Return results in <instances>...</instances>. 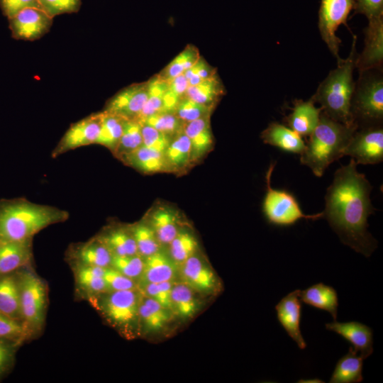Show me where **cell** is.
Listing matches in <instances>:
<instances>
[{"instance_id": "24", "label": "cell", "mask_w": 383, "mask_h": 383, "mask_svg": "<svg viewBox=\"0 0 383 383\" xmlns=\"http://www.w3.org/2000/svg\"><path fill=\"white\" fill-rule=\"evenodd\" d=\"M260 138L268 144L292 153L301 154L305 148L302 137L285 125L272 122L262 131Z\"/></svg>"}, {"instance_id": "3", "label": "cell", "mask_w": 383, "mask_h": 383, "mask_svg": "<svg viewBox=\"0 0 383 383\" xmlns=\"http://www.w3.org/2000/svg\"><path fill=\"white\" fill-rule=\"evenodd\" d=\"M357 128L356 124L338 122L321 111L318 125L300 154L301 163L309 167L315 176L321 177L332 162L345 155L346 146Z\"/></svg>"}, {"instance_id": "12", "label": "cell", "mask_w": 383, "mask_h": 383, "mask_svg": "<svg viewBox=\"0 0 383 383\" xmlns=\"http://www.w3.org/2000/svg\"><path fill=\"white\" fill-rule=\"evenodd\" d=\"M8 20L12 38L29 41L44 36L53 22V18L38 8L25 9Z\"/></svg>"}, {"instance_id": "25", "label": "cell", "mask_w": 383, "mask_h": 383, "mask_svg": "<svg viewBox=\"0 0 383 383\" xmlns=\"http://www.w3.org/2000/svg\"><path fill=\"white\" fill-rule=\"evenodd\" d=\"M172 312L156 301L141 294L138 309L139 326L145 333L162 330L171 321Z\"/></svg>"}, {"instance_id": "43", "label": "cell", "mask_w": 383, "mask_h": 383, "mask_svg": "<svg viewBox=\"0 0 383 383\" xmlns=\"http://www.w3.org/2000/svg\"><path fill=\"white\" fill-rule=\"evenodd\" d=\"M111 267L135 281L138 280L143 269V258L139 255H113Z\"/></svg>"}, {"instance_id": "47", "label": "cell", "mask_w": 383, "mask_h": 383, "mask_svg": "<svg viewBox=\"0 0 383 383\" xmlns=\"http://www.w3.org/2000/svg\"><path fill=\"white\" fill-rule=\"evenodd\" d=\"M141 123L143 145L148 148L165 152L172 139L151 126L143 122Z\"/></svg>"}, {"instance_id": "33", "label": "cell", "mask_w": 383, "mask_h": 383, "mask_svg": "<svg viewBox=\"0 0 383 383\" xmlns=\"http://www.w3.org/2000/svg\"><path fill=\"white\" fill-rule=\"evenodd\" d=\"M196 292L184 283L174 284L171 293V311L180 318L192 317L200 307Z\"/></svg>"}, {"instance_id": "5", "label": "cell", "mask_w": 383, "mask_h": 383, "mask_svg": "<svg viewBox=\"0 0 383 383\" xmlns=\"http://www.w3.org/2000/svg\"><path fill=\"white\" fill-rule=\"evenodd\" d=\"M350 103V113L357 128L382 125V69L359 73Z\"/></svg>"}, {"instance_id": "17", "label": "cell", "mask_w": 383, "mask_h": 383, "mask_svg": "<svg viewBox=\"0 0 383 383\" xmlns=\"http://www.w3.org/2000/svg\"><path fill=\"white\" fill-rule=\"evenodd\" d=\"M145 220L162 246L169 245L182 228L180 215L177 209L162 203L151 208Z\"/></svg>"}, {"instance_id": "46", "label": "cell", "mask_w": 383, "mask_h": 383, "mask_svg": "<svg viewBox=\"0 0 383 383\" xmlns=\"http://www.w3.org/2000/svg\"><path fill=\"white\" fill-rule=\"evenodd\" d=\"M41 9L50 17L77 13L82 5V0H38Z\"/></svg>"}, {"instance_id": "21", "label": "cell", "mask_w": 383, "mask_h": 383, "mask_svg": "<svg viewBox=\"0 0 383 383\" xmlns=\"http://www.w3.org/2000/svg\"><path fill=\"white\" fill-rule=\"evenodd\" d=\"M315 104L311 97L307 101L294 100L292 112L284 118L286 126L301 137H309L318 125L322 111Z\"/></svg>"}, {"instance_id": "39", "label": "cell", "mask_w": 383, "mask_h": 383, "mask_svg": "<svg viewBox=\"0 0 383 383\" xmlns=\"http://www.w3.org/2000/svg\"><path fill=\"white\" fill-rule=\"evenodd\" d=\"M168 245L169 254L179 267L198 250V242L195 236L191 231L182 228Z\"/></svg>"}, {"instance_id": "45", "label": "cell", "mask_w": 383, "mask_h": 383, "mask_svg": "<svg viewBox=\"0 0 383 383\" xmlns=\"http://www.w3.org/2000/svg\"><path fill=\"white\" fill-rule=\"evenodd\" d=\"M30 335L23 323L0 311V338L21 344Z\"/></svg>"}, {"instance_id": "48", "label": "cell", "mask_w": 383, "mask_h": 383, "mask_svg": "<svg viewBox=\"0 0 383 383\" xmlns=\"http://www.w3.org/2000/svg\"><path fill=\"white\" fill-rule=\"evenodd\" d=\"M217 73L216 69L200 56L199 60L183 74L187 79L189 87L196 85Z\"/></svg>"}, {"instance_id": "8", "label": "cell", "mask_w": 383, "mask_h": 383, "mask_svg": "<svg viewBox=\"0 0 383 383\" xmlns=\"http://www.w3.org/2000/svg\"><path fill=\"white\" fill-rule=\"evenodd\" d=\"M96 306L113 326L129 331L139 326L138 309L141 294L138 289L110 291L98 294Z\"/></svg>"}, {"instance_id": "27", "label": "cell", "mask_w": 383, "mask_h": 383, "mask_svg": "<svg viewBox=\"0 0 383 383\" xmlns=\"http://www.w3.org/2000/svg\"><path fill=\"white\" fill-rule=\"evenodd\" d=\"M96 238L112 255H138L135 242L128 226H115L104 230Z\"/></svg>"}, {"instance_id": "1", "label": "cell", "mask_w": 383, "mask_h": 383, "mask_svg": "<svg viewBox=\"0 0 383 383\" xmlns=\"http://www.w3.org/2000/svg\"><path fill=\"white\" fill-rule=\"evenodd\" d=\"M357 165L351 158L335 172L326 190L323 218L343 244L369 257L377 247L367 231V219L374 211L370 197L372 187Z\"/></svg>"}, {"instance_id": "38", "label": "cell", "mask_w": 383, "mask_h": 383, "mask_svg": "<svg viewBox=\"0 0 383 383\" xmlns=\"http://www.w3.org/2000/svg\"><path fill=\"white\" fill-rule=\"evenodd\" d=\"M128 226L135 242L138 253L142 257L162 248L154 231L145 219Z\"/></svg>"}, {"instance_id": "13", "label": "cell", "mask_w": 383, "mask_h": 383, "mask_svg": "<svg viewBox=\"0 0 383 383\" xmlns=\"http://www.w3.org/2000/svg\"><path fill=\"white\" fill-rule=\"evenodd\" d=\"M102 111L93 113L70 126L52 152L53 158L79 147L95 144L99 135Z\"/></svg>"}, {"instance_id": "29", "label": "cell", "mask_w": 383, "mask_h": 383, "mask_svg": "<svg viewBox=\"0 0 383 383\" xmlns=\"http://www.w3.org/2000/svg\"><path fill=\"white\" fill-rule=\"evenodd\" d=\"M0 311L23 323L16 272L0 276Z\"/></svg>"}, {"instance_id": "30", "label": "cell", "mask_w": 383, "mask_h": 383, "mask_svg": "<svg viewBox=\"0 0 383 383\" xmlns=\"http://www.w3.org/2000/svg\"><path fill=\"white\" fill-rule=\"evenodd\" d=\"M363 358L350 347L348 353L336 363L330 383H359L362 382Z\"/></svg>"}, {"instance_id": "15", "label": "cell", "mask_w": 383, "mask_h": 383, "mask_svg": "<svg viewBox=\"0 0 383 383\" xmlns=\"http://www.w3.org/2000/svg\"><path fill=\"white\" fill-rule=\"evenodd\" d=\"M364 35L363 50L357 55L355 68L359 73L370 70L382 69L383 17L368 21Z\"/></svg>"}, {"instance_id": "22", "label": "cell", "mask_w": 383, "mask_h": 383, "mask_svg": "<svg viewBox=\"0 0 383 383\" xmlns=\"http://www.w3.org/2000/svg\"><path fill=\"white\" fill-rule=\"evenodd\" d=\"M32 257V239L0 241V276L27 266Z\"/></svg>"}, {"instance_id": "7", "label": "cell", "mask_w": 383, "mask_h": 383, "mask_svg": "<svg viewBox=\"0 0 383 383\" xmlns=\"http://www.w3.org/2000/svg\"><path fill=\"white\" fill-rule=\"evenodd\" d=\"M20 292L23 323L30 333L43 327L47 304V288L43 281L28 270L16 271Z\"/></svg>"}, {"instance_id": "42", "label": "cell", "mask_w": 383, "mask_h": 383, "mask_svg": "<svg viewBox=\"0 0 383 383\" xmlns=\"http://www.w3.org/2000/svg\"><path fill=\"white\" fill-rule=\"evenodd\" d=\"M214 109V107L201 104L184 96L179 101L174 113L184 123H187L211 116Z\"/></svg>"}, {"instance_id": "52", "label": "cell", "mask_w": 383, "mask_h": 383, "mask_svg": "<svg viewBox=\"0 0 383 383\" xmlns=\"http://www.w3.org/2000/svg\"><path fill=\"white\" fill-rule=\"evenodd\" d=\"M27 8L41 9L38 0H0V9L7 18Z\"/></svg>"}, {"instance_id": "23", "label": "cell", "mask_w": 383, "mask_h": 383, "mask_svg": "<svg viewBox=\"0 0 383 383\" xmlns=\"http://www.w3.org/2000/svg\"><path fill=\"white\" fill-rule=\"evenodd\" d=\"M119 160L143 174L172 173L165 153L148 148L143 145L135 150L121 157Z\"/></svg>"}, {"instance_id": "40", "label": "cell", "mask_w": 383, "mask_h": 383, "mask_svg": "<svg viewBox=\"0 0 383 383\" xmlns=\"http://www.w3.org/2000/svg\"><path fill=\"white\" fill-rule=\"evenodd\" d=\"M167 87L168 82L157 74L148 81L147 99L138 119L141 121L150 115L162 112L164 95Z\"/></svg>"}, {"instance_id": "20", "label": "cell", "mask_w": 383, "mask_h": 383, "mask_svg": "<svg viewBox=\"0 0 383 383\" xmlns=\"http://www.w3.org/2000/svg\"><path fill=\"white\" fill-rule=\"evenodd\" d=\"M210 118L211 116H205L184 124L183 131L190 141L192 165L201 161L213 148Z\"/></svg>"}, {"instance_id": "14", "label": "cell", "mask_w": 383, "mask_h": 383, "mask_svg": "<svg viewBox=\"0 0 383 383\" xmlns=\"http://www.w3.org/2000/svg\"><path fill=\"white\" fill-rule=\"evenodd\" d=\"M148 96V81L123 88L106 103L104 111L126 119L138 118Z\"/></svg>"}, {"instance_id": "49", "label": "cell", "mask_w": 383, "mask_h": 383, "mask_svg": "<svg viewBox=\"0 0 383 383\" xmlns=\"http://www.w3.org/2000/svg\"><path fill=\"white\" fill-rule=\"evenodd\" d=\"M109 292L138 289L135 280L123 275L111 267H106L103 277Z\"/></svg>"}, {"instance_id": "31", "label": "cell", "mask_w": 383, "mask_h": 383, "mask_svg": "<svg viewBox=\"0 0 383 383\" xmlns=\"http://www.w3.org/2000/svg\"><path fill=\"white\" fill-rule=\"evenodd\" d=\"M226 93V88L216 73L196 85L189 87L185 96L198 103L215 108Z\"/></svg>"}, {"instance_id": "35", "label": "cell", "mask_w": 383, "mask_h": 383, "mask_svg": "<svg viewBox=\"0 0 383 383\" xmlns=\"http://www.w3.org/2000/svg\"><path fill=\"white\" fill-rule=\"evenodd\" d=\"M123 118L102 111L101 124L95 144H99L114 152L121 138Z\"/></svg>"}, {"instance_id": "10", "label": "cell", "mask_w": 383, "mask_h": 383, "mask_svg": "<svg viewBox=\"0 0 383 383\" xmlns=\"http://www.w3.org/2000/svg\"><path fill=\"white\" fill-rule=\"evenodd\" d=\"M357 164L374 165L383 160L382 125L357 128L345 150Z\"/></svg>"}, {"instance_id": "9", "label": "cell", "mask_w": 383, "mask_h": 383, "mask_svg": "<svg viewBox=\"0 0 383 383\" xmlns=\"http://www.w3.org/2000/svg\"><path fill=\"white\" fill-rule=\"evenodd\" d=\"M355 0H321L318 30L322 40L335 57L337 64L343 59L339 55L342 41L337 36L336 31L342 24L348 28V18L352 10L355 9Z\"/></svg>"}, {"instance_id": "11", "label": "cell", "mask_w": 383, "mask_h": 383, "mask_svg": "<svg viewBox=\"0 0 383 383\" xmlns=\"http://www.w3.org/2000/svg\"><path fill=\"white\" fill-rule=\"evenodd\" d=\"M179 274L182 282L196 292L216 294L221 291L220 279L197 252L179 266Z\"/></svg>"}, {"instance_id": "32", "label": "cell", "mask_w": 383, "mask_h": 383, "mask_svg": "<svg viewBox=\"0 0 383 383\" xmlns=\"http://www.w3.org/2000/svg\"><path fill=\"white\" fill-rule=\"evenodd\" d=\"M77 264L100 267H111L112 254L96 237L79 246L74 252Z\"/></svg>"}, {"instance_id": "53", "label": "cell", "mask_w": 383, "mask_h": 383, "mask_svg": "<svg viewBox=\"0 0 383 383\" xmlns=\"http://www.w3.org/2000/svg\"><path fill=\"white\" fill-rule=\"evenodd\" d=\"M188 87L189 83L184 74L168 82V88L179 97L185 96Z\"/></svg>"}, {"instance_id": "18", "label": "cell", "mask_w": 383, "mask_h": 383, "mask_svg": "<svg viewBox=\"0 0 383 383\" xmlns=\"http://www.w3.org/2000/svg\"><path fill=\"white\" fill-rule=\"evenodd\" d=\"M328 331H333L348 341L354 351L363 359L373 353V331L368 326L357 322H338L336 320L326 323Z\"/></svg>"}, {"instance_id": "34", "label": "cell", "mask_w": 383, "mask_h": 383, "mask_svg": "<svg viewBox=\"0 0 383 383\" xmlns=\"http://www.w3.org/2000/svg\"><path fill=\"white\" fill-rule=\"evenodd\" d=\"M106 268L78 264L76 272L78 285L91 296L109 292L103 278Z\"/></svg>"}, {"instance_id": "6", "label": "cell", "mask_w": 383, "mask_h": 383, "mask_svg": "<svg viewBox=\"0 0 383 383\" xmlns=\"http://www.w3.org/2000/svg\"><path fill=\"white\" fill-rule=\"evenodd\" d=\"M276 162H272L266 172V193L263 199L262 211L267 221L272 225L287 227L301 218L316 220L323 218V211L305 214L296 197L284 189H277L271 186V177Z\"/></svg>"}, {"instance_id": "28", "label": "cell", "mask_w": 383, "mask_h": 383, "mask_svg": "<svg viewBox=\"0 0 383 383\" xmlns=\"http://www.w3.org/2000/svg\"><path fill=\"white\" fill-rule=\"evenodd\" d=\"M164 153L172 173L184 174L193 166L190 141L183 131L172 138Z\"/></svg>"}, {"instance_id": "36", "label": "cell", "mask_w": 383, "mask_h": 383, "mask_svg": "<svg viewBox=\"0 0 383 383\" xmlns=\"http://www.w3.org/2000/svg\"><path fill=\"white\" fill-rule=\"evenodd\" d=\"M143 145L142 123L138 118L123 119V131L113 155L119 159Z\"/></svg>"}, {"instance_id": "2", "label": "cell", "mask_w": 383, "mask_h": 383, "mask_svg": "<svg viewBox=\"0 0 383 383\" xmlns=\"http://www.w3.org/2000/svg\"><path fill=\"white\" fill-rule=\"evenodd\" d=\"M68 212L24 198L0 200V241L32 239L43 228L65 221Z\"/></svg>"}, {"instance_id": "26", "label": "cell", "mask_w": 383, "mask_h": 383, "mask_svg": "<svg viewBox=\"0 0 383 383\" xmlns=\"http://www.w3.org/2000/svg\"><path fill=\"white\" fill-rule=\"evenodd\" d=\"M300 299L302 302L311 307L328 312L333 320H336L338 296L333 287L322 282L314 284L300 291Z\"/></svg>"}, {"instance_id": "16", "label": "cell", "mask_w": 383, "mask_h": 383, "mask_svg": "<svg viewBox=\"0 0 383 383\" xmlns=\"http://www.w3.org/2000/svg\"><path fill=\"white\" fill-rule=\"evenodd\" d=\"M299 289H295L284 296L275 306L278 321L287 335L304 350L306 343L302 335L300 323L301 319V300Z\"/></svg>"}, {"instance_id": "37", "label": "cell", "mask_w": 383, "mask_h": 383, "mask_svg": "<svg viewBox=\"0 0 383 383\" xmlns=\"http://www.w3.org/2000/svg\"><path fill=\"white\" fill-rule=\"evenodd\" d=\"M200 56L198 48L194 45L189 44L157 75L161 79L170 82L190 68Z\"/></svg>"}, {"instance_id": "44", "label": "cell", "mask_w": 383, "mask_h": 383, "mask_svg": "<svg viewBox=\"0 0 383 383\" xmlns=\"http://www.w3.org/2000/svg\"><path fill=\"white\" fill-rule=\"evenodd\" d=\"M174 282L149 283L138 286L140 293L171 311V293Z\"/></svg>"}, {"instance_id": "50", "label": "cell", "mask_w": 383, "mask_h": 383, "mask_svg": "<svg viewBox=\"0 0 383 383\" xmlns=\"http://www.w3.org/2000/svg\"><path fill=\"white\" fill-rule=\"evenodd\" d=\"M19 345L13 341L0 338V379L13 366L16 348Z\"/></svg>"}, {"instance_id": "54", "label": "cell", "mask_w": 383, "mask_h": 383, "mask_svg": "<svg viewBox=\"0 0 383 383\" xmlns=\"http://www.w3.org/2000/svg\"><path fill=\"white\" fill-rule=\"evenodd\" d=\"M298 382H323L321 379H300Z\"/></svg>"}, {"instance_id": "4", "label": "cell", "mask_w": 383, "mask_h": 383, "mask_svg": "<svg viewBox=\"0 0 383 383\" xmlns=\"http://www.w3.org/2000/svg\"><path fill=\"white\" fill-rule=\"evenodd\" d=\"M356 43L357 37L353 35L348 57L329 72L311 96L326 115L346 125L355 124L350 113V103L355 83L353 72L357 55Z\"/></svg>"}, {"instance_id": "41", "label": "cell", "mask_w": 383, "mask_h": 383, "mask_svg": "<svg viewBox=\"0 0 383 383\" xmlns=\"http://www.w3.org/2000/svg\"><path fill=\"white\" fill-rule=\"evenodd\" d=\"M140 121L151 126L172 139L183 131L184 124L174 113L166 112L150 115Z\"/></svg>"}, {"instance_id": "51", "label": "cell", "mask_w": 383, "mask_h": 383, "mask_svg": "<svg viewBox=\"0 0 383 383\" xmlns=\"http://www.w3.org/2000/svg\"><path fill=\"white\" fill-rule=\"evenodd\" d=\"M355 13L364 15L367 21L383 17V0H355Z\"/></svg>"}, {"instance_id": "19", "label": "cell", "mask_w": 383, "mask_h": 383, "mask_svg": "<svg viewBox=\"0 0 383 383\" xmlns=\"http://www.w3.org/2000/svg\"><path fill=\"white\" fill-rule=\"evenodd\" d=\"M143 258V269L138 286L163 282H174L179 274V265L169 252L160 248Z\"/></svg>"}]
</instances>
